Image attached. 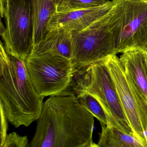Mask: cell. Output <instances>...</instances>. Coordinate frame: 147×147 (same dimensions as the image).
I'll return each mask as SVG.
<instances>
[{
	"label": "cell",
	"mask_w": 147,
	"mask_h": 147,
	"mask_svg": "<svg viewBox=\"0 0 147 147\" xmlns=\"http://www.w3.org/2000/svg\"><path fill=\"white\" fill-rule=\"evenodd\" d=\"M105 63L115 85L122 108L134 136L147 147V99L133 80L125 72L117 55Z\"/></svg>",
	"instance_id": "5b68a950"
},
{
	"label": "cell",
	"mask_w": 147,
	"mask_h": 147,
	"mask_svg": "<svg viewBox=\"0 0 147 147\" xmlns=\"http://www.w3.org/2000/svg\"><path fill=\"white\" fill-rule=\"evenodd\" d=\"M114 2L107 1L100 6L65 12H57L48 25V30H62L69 32L80 31L106 15Z\"/></svg>",
	"instance_id": "9c48e42d"
},
{
	"label": "cell",
	"mask_w": 147,
	"mask_h": 147,
	"mask_svg": "<svg viewBox=\"0 0 147 147\" xmlns=\"http://www.w3.org/2000/svg\"><path fill=\"white\" fill-rule=\"evenodd\" d=\"M0 49V102L9 122L15 128L28 127L41 114L44 98L35 89L25 61Z\"/></svg>",
	"instance_id": "7a4b0ae2"
},
{
	"label": "cell",
	"mask_w": 147,
	"mask_h": 147,
	"mask_svg": "<svg viewBox=\"0 0 147 147\" xmlns=\"http://www.w3.org/2000/svg\"><path fill=\"white\" fill-rule=\"evenodd\" d=\"M110 26L116 53L131 48L143 50L147 45V2L113 0Z\"/></svg>",
	"instance_id": "277c9868"
},
{
	"label": "cell",
	"mask_w": 147,
	"mask_h": 147,
	"mask_svg": "<svg viewBox=\"0 0 147 147\" xmlns=\"http://www.w3.org/2000/svg\"><path fill=\"white\" fill-rule=\"evenodd\" d=\"M119 61L129 75L147 99V76L145 65V51L131 48L123 52Z\"/></svg>",
	"instance_id": "8fae6325"
},
{
	"label": "cell",
	"mask_w": 147,
	"mask_h": 147,
	"mask_svg": "<svg viewBox=\"0 0 147 147\" xmlns=\"http://www.w3.org/2000/svg\"><path fill=\"white\" fill-rule=\"evenodd\" d=\"M101 127L98 147H144L132 134L123 132L111 125Z\"/></svg>",
	"instance_id": "4fadbf2b"
},
{
	"label": "cell",
	"mask_w": 147,
	"mask_h": 147,
	"mask_svg": "<svg viewBox=\"0 0 147 147\" xmlns=\"http://www.w3.org/2000/svg\"><path fill=\"white\" fill-rule=\"evenodd\" d=\"M31 2L34 47L49 32L48 25L57 12V5L52 0H31Z\"/></svg>",
	"instance_id": "7c38bea8"
},
{
	"label": "cell",
	"mask_w": 147,
	"mask_h": 147,
	"mask_svg": "<svg viewBox=\"0 0 147 147\" xmlns=\"http://www.w3.org/2000/svg\"><path fill=\"white\" fill-rule=\"evenodd\" d=\"M32 82L40 96L45 98L63 93L69 89L75 72L71 61L45 53L25 61Z\"/></svg>",
	"instance_id": "52a82bcc"
},
{
	"label": "cell",
	"mask_w": 147,
	"mask_h": 147,
	"mask_svg": "<svg viewBox=\"0 0 147 147\" xmlns=\"http://www.w3.org/2000/svg\"><path fill=\"white\" fill-rule=\"evenodd\" d=\"M79 103L99 121L101 126L108 125L105 113L100 104L92 94L88 93L76 94Z\"/></svg>",
	"instance_id": "5bb4252c"
},
{
	"label": "cell",
	"mask_w": 147,
	"mask_h": 147,
	"mask_svg": "<svg viewBox=\"0 0 147 147\" xmlns=\"http://www.w3.org/2000/svg\"><path fill=\"white\" fill-rule=\"evenodd\" d=\"M52 1H54L57 5H58V4L62 0H52Z\"/></svg>",
	"instance_id": "ffe728a7"
},
{
	"label": "cell",
	"mask_w": 147,
	"mask_h": 147,
	"mask_svg": "<svg viewBox=\"0 0 147 147\" xmlns=\"http://www.w3.org/2000/svg\"><path fill=\"white\" fill-rule=\"evenodd\" d=\"M6 0H1V6H0V11L1 18H4V12L5 7Z\"/></svg>",
	"instance_id": "ac0fdd59"
},
{
	"label": "cell",
	"mask_w": 147,
	"mask_h": 147,
	"mask_svg": "<svg viewBox=\"0 0 147 147\" xmlns=\"http://www.w3.org/2000/svg\"><path fill=\"white\" fill-rule=\"evenodd\" d=\"M70 88L76 95L83 93L92 94L104 109L108 125L134 135L105 60L75 72Z\"/></svg>",
	"instance_id": "3957f363"
},
{
	"label": "cell",
	"mask_w": 147,
	"mask_h": 147,
	"mask_svg": "<svg viewBox=\"0 0 147 147\" xmlns=\"http://www.w3.org/2000/svg\"><path fill=\"white\" fill-rule=\"evenodd\" d=\"M142 1H145V2H147V0H141Z\"/></svg>",
	"instance_id": "603a6c76"
},
{
	"label": "cell",
	"mask_w": 147,
	"mask_h": 147,
	"mask_svg": "<svg viewBox=\"0 0 147 147\" xmlns=\"http://www.w3.org/2000/svg\"><path fill=\"white\" fill-rule=\"evenodd\" d=\"M145 69H146V74H147V52H146V51H145Z\"/></svg>",
	"instance_id": "d6986e66"
},
{
	"label": "cell",
	"mask_w": 147,
	"mask_h": 147,
	"mask_svg": "<svg viewBox=\"0 0 147 147\" xmlns=\"http://www.w3.org/2000/svg\"><path fill=\"white\" fill-rule=\"evenodd\" d=\"M145 137H146V139L147 140V131L145 133Z\"/></svg>",
	"instance_id": "7402d4cb"
},
{
	"label": "cell",
	"mask_w": 147,
	"mask_h": 147,
	"mask_svg": "<svg viewBox=\"0 0 147 147\" xmlns=\"http://www.w3.org/2000/svg\"><path fill=\"white\" fill-rule=\"evenodd\" d=\"M30 147H98L93 141L94 117L68 91L44 102Z\"/></svg>",
	"instance_id": "6da1fadb"
},
{
	"label": "cell",
	"mask_w": 147,
	"mask_h": 147,
	"mask_svg": "<svg viewBox=\"0 0 147 147\" xmlns=\"http://www.w3.org/2000/svg\"><path fill=\"white\" fill-rule=\"evenodd\" d=\"M143 50L147 52V45H146V47H145V48Z\"/></svg>",
	"instance_id": "44dd1931"
},
{
	"label": "cell",
	"mask_w": 147,
	"mask_h": 147,
	"mask_svg": "<svg viewBox=\"0 0 147 147\" xmlns=\"http://www.w3.org/2000/svg\"><path fill=\"white\" fill-rule=\"evenodd\" d=\"M72 33L62 30L49 31L45 36L34 46L31 57L51 53L71 61Z\"/></svg>",
	"instance_id": "30bf717a"
},
{
	"label": "cell",
	"mask_w": 147,
	"mask_h": 147,
	"mask_svg": "<svg viewBox=\"0 0 147 147\" xmlns=\"http://www.w3.org/2000/svg\"><path fill=\"white\" fill-rule=\"evenodd\" d=\"M111 10L86 29L72 32L71 61L75 72L117 55L110 26Z\"/></svg>",
	"instance_id": "8992f818"
},
{
	"label": "cell",
	"mask_w": 147,
	"mask_h": 147,
	"mask_svg": "<svg viewBox=\"0 0 147 147\" xmlns=\"http://www.w3.org/2000/svg\"><path fill=\"white\" fill-rule=\"evenodd\" d=\"M6 33L2 38L9 55L25 61L33 50L31 0H6Z\"/></svg>",
	"instance_id": "ba28073f"
},
{
	"label": "cell",
	"mask_w": 147,
	"mask_h": 147,
	"mask_svg": "<svg viewBox=\"0 0 147 147\" xmlns=\"http://www.w3.org/2000/svg\"><path fill=\"white\" fill-rule=\"evenodd\" d=\"M107 0H62L57 5V12H65L100 6Z\"/></svg>",
	"instance_id": "9a60e30c"
},
{
	"label": "cell",
	"mask_w": 147,
	"mask_h": 147,
	"mask_svg": "<svg viewBox=\"0 0 147 147\" xmlns=\"http://www.w3.org/2000/svg\"><path fill=\"white\" fill-rule=\"evenodd\" d=\"M1 145L2 147L5 141L7 136L8 129V120L5 114L3 107L1 105Z\"/></svg>",
	"instance_id": "e0dca14e"
},
{
	"label": "cell",
	"mask_w": 147,
	"mask_h": 147,
	"mask_svg": "<svg viewBox=\"0 0 147 147\" xmlns=\"http://www.w3.org/2000/svg\"><path fill=\"white\" fill-rule=\"evenodd\" d=\"M29 145L27 136H20L17 132H13L7 134L2 147H26Z\"/></svg>",
	"instance_id": "2e32d148"
}]
</instances>
